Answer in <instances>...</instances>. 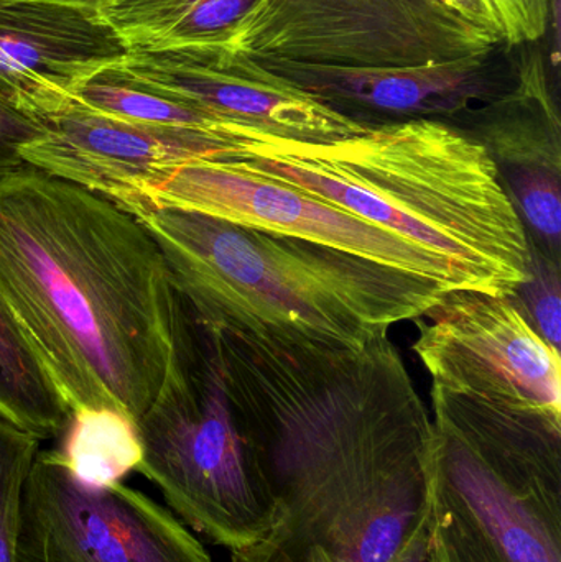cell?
Segmentation results:
<instances>
[{
	"label": "cell",
	"mask_w": 561,
	"mask_h": 562,
	"mask_svg": "<svg viewBox=\"0 0 561 562\" xmlns=\"http://www.w3.org/2000/svg\"><path fill=\"white\" fill-rule=\"evenodd\" d=\"M40 439L0 418V562H13L23 494Z\"/></svg>",
	"instance_id": "obj_20"
},
{
	"label": "cell",
	"mask_w": 561,
	"mask_h": 562,
	"mask_svg": "<svg viewBox=\"0 0 561 562\" xmlns=\"http://www.w3.org/2000/svg\"><path fill=\"white\" fill-rule=\"evenodd\" d=\"M503 16L507 45L523 46L540 42L559 15V0H491Z\"/></svg>",
	"instance_id": "obj_23"
},
{
	"label": "cell",
	"mask_w": 561,
	"mask_h": 562,
	"mask_svg": "<svg viewBox=\"0 0 561 562\" xmlns=\"http://www.w3.org/2000/svg\"><path fill=\"white\" fill-rule=\"evenodd\" d=\"M417 317L434 386L517 412L561 419V360L513 296L451 288Z\"/></svg>",
	"instance_id": "obj_9"
},
{
	"label": "cell",
	"mask_w": 561,
	"mask_h": 562,
	"mask_svg": "<svg viewBox=\"0 0 561 562\" xmlns=\"http://www.w3.org/2000/svg\"><path fill=\"white\" fill-rule=\"evenodd\" d=\"M171 283L198 316L361 346L424 316L451 288L335 247L135 201Z\"/></svg>",
	"instance_id": "obj_4"
},
{
	"label": "cell",
	"mask_w": 561,
	"mask_h": 562,
	"mask_svg": "<svg viewBox=\"0 0 561 562\" xmlns=\"http://www.w3.org/2000/svg\"><path fill=\"white\" fill-rule=\"evenodd\" d=\"M127 55L99 7L0 0V102L33 121L71 108L82 82Z\"/></svg>",
	"instance_id": "obj_14"
},
{
	"label": "cell",
	"mask_w": 561,
	"mask_h": 562,
	"mask_svg": "<svg viewBox=\"0 0 561 562\" xmlns=\"http://www.w3.org/2000/svg\"><path fill=\"white\" fill-rule=\"evenodd\" d=\"M203 321L277 510L231 560L424 562L434 423L389 334L349 346Z\"/></svg>",
	"instance_id": "obj_1"
},
{
	"label": "cell",
	"mask_w": 561,
	"mask_h": 562,
	"mask_svg": "<svg viewBox=\"0 0 561 562\" xmlns=\"http://www.w3.org/2000/svg\"><path fill=\"white\" fill-rule=\"evenodd\" d=\"M260 0H109L104 19L128 52L229 43Z\"/></svg>",
	"instance_id": "obj_16"
},
{
	"label": "cell",
	"mask_w": 561,
	"mask_h": 562,
	"mask_svg": "<svg viewBox=\"0 0 561 562\" xmlns=\"http://www.w3.org/2000/svg\"><path fill=\"white\" fill-rule=\"evenodd\" d=\"M450 124L486 148L501 181L532 171L561 175L559 104L539 53L520 55L519 81L513 91Z\"/></svg>",
	"instance_id": "obj_15"
},
{
	"label": "cell",
	"mask_w": 561,
	"mask_h": 562,
	"mask_svg": "<svg viewBox=\"0 0 561 562\" xmlns=\"http://www.w3.org/2000/svg\"><path fill=\"white\" fill-rule=\"evenodd\" d=\"M513 297L537 334L560 352L561 262L529 243V272Z\"/></svg>",
	"instance_id": "obj_21"
},
{
	"label": "cell",
	"mask_w": 561,
	"mask_h": 562,
	"mask_svg": "<svg viewBox=\"0 0 561 562\" xmlns=\"http://www.w3.org/2000/svg\"><path fill=\"white\" fill-rule=\"evenodd\" d=\"M229 45L270 61L411 68L484 55L503 43L447 0H260Z\"/></svg>",
	"instance_id": "obj_7"
},
{
	"label": "cell",
	"mask_w": 561,
	"mask_h": 562,
	"mask_svg": "<svg viewBox=\"0 0 561 562\" xmlns=\"http://www.w3.org/2000/svg\"><path fill=\"white\" fill-rule=\"evenodd\" d=\"M121 66L134 78L263 137L329 144L368 131L229 43L135 49Z\"/></svg>",
	"instance_id": "obj_11"
},
{
	"label": "cell",
	"mask_w": 561,
	"mask_h": 562,
	"mask_svg": "<svg viewBox=\"0 0 561 562\" xmlns=\"http://www.w3.org/2000/svg\"><path fill=\"white\" fill-rule=\"evenodd\" d=\"M13 562H213L160 505L121 482L89 484L59 449L38 451Z\"/></svg>",
	"instance_id": "obj_8"
},
{
	"label": "cell",
	"mask_w": 561,
	"mask_h": 562,
	"mask_svg": "<svg viewBox=\"0 0 561 562\" xmlns=\"http://www.w3.org/2000/svg\"><path fill=\"white\" fill-rule=\"evenodd\" d=\"M135 429L137 472L191 528L231 553L272 530L276 502L234 419L213 334L177 290L167 375Z\"/></svg>",
	"instance_id": "obj_5"
},
{
	"label": "cell",
	"mask_w": 561,
	"mask_h": 562,
	"mask_svg": "<svg viewBox=\"0 0 561 562\" xmlns=\"http://www.w3.org/2000/svg\"><path fill=\"white\" fill-rule=\"evenodd\" d=\"M0 418L43 439L65 436L72 412L0 293Z\"/></svg>",
	"instance_id": "obj_17"
},
{
	"label": "cell",
	"mask_w": 561,
	"mask_h": 562,
	"mask_svg": "<svg viewBox=\"0 0 561 562\" xmlns=\"http://www.w3.org/2000/svg\"><path fill=\"white\" fill-rule=\"evenodd\" d=\"M45 134V125L0 102V178L29 167L22 150Z\"/></svg>",
	"instance_id": "obj_24"
},
{
	"label": "cell",
	"mask_w": 561,
	"mask_h": 562,
	"mask_svg": "<svg viewBox=\"0 0 561 562\" xmlns=\"http://www.w3.org/2000/svg\"><path fill=\"white\" fill-rule=\"evenodd\" d=\"M440 257L467 290L513 296L529 237L486 148L435 119L369 127L329 144L269 138L226 158Z\"/></svg>",
	"instance_id": "obj_3"
},
{
	"label": "cell",
	"mask_w": 561,
	"mask_h": 562,
	"mask_svg": "<svg viewBox=\"0 0 561 562\" xmlns=\"http://www.w3.org/2000/svg\"><path fill=\"white\" fill-rule=\"evenodd\" d=\"M424 562H507L476 530L434 497Z\"/></svg>",
	"instance_id": "obj_22"
},
{
	"label": "cell",
	"mask_w": 561,
	"mask_h": 562,
	"mask_svg": "<svg viewBox=\"0 0 561 562\" xmlns=\"http://www.w3.org/2000/svg\"><path fill=\"white\" fill-rule=\"evenodd\" d=\"M53 2L82 3V5L101 7L102 3L109 2V0H53Z\"/></svg>",
	"instance_id": "obj_25"
},
{
	"label": "cell",
	"mask_w": 561,
	"mask_h": 562,
	"mask_svg": "<svg viewBox=\"0 0 561 562\" xmlns=\"http://www.w3.org/2000/svg\"><path fill=\"white\" fill-rule=\"evenodd\" d=\"M501 45L484 55L411 68H333L257 59L295 88L362 127L458 115L516 88L520 53Z\"/></svg>",
	"instance_id": "obj_12"
},
{
	"label": "cell",
	"mask_w": 561,
	"mask_h": 562,
	"mask_svg": "<svg viewBox=\"0 0 561 562\" xmlns=\"http://www.w3.org/2000/svg\"><path fill=\"white\" fill-rule=\"evenodd\" d=\"M65 438L59 451L66 464L89 484L121 482L137 471L142 458L137 429L117 413H76Z\"/></svg>",
	"instance_id": "obj_19"
},
{
	"label": "cell",
	"mask_w": 561,
	"mask_h": 562,
	"mask_svg": "<svg viewBox=\"0 0 561 562\" xmlns=\"http://www.w3.org/2000/svg\"><path fill=\"white\" fill-rule=\"evenodd\" d=\"M434 497L507 562H561V419L431 389Z\"/></svg>",
	"instance_id": "obj_6"
},
{
	"label": "cell",
	"mask_w": 561,
	"mask_h": 562,
	"mask_svg": "<svg viewBox=\"0 0 561 562\" xmlns=\"http://www.w3.org/2000/svg\"><path fill=\"white\" fill-rule=\"evenodd\" d=\"M138 200L299 237L447 288H463L457 270L440 257L296 188L240 170L229 160L193 161L160 171L141 188Z\"/></svg>",
	"instance_id": "obj_10"
},
{
	"label": "cell",
	"mask_w": 561,
	"mask_h": 562,
	"mask_svg": "<svg viewBox=\"0 0 561 562\" xmlns=\"http://www.w3.org/2000/svg\"><path fill=\"white\" fill-rule=\"evenodd\" d=\"M75 102L109 117L207 132L246 145L272 138L227 124L187 99L134 78L121 65L102 69L82 82L76 89Z\"/></svg>",
	"instance_id": "obj_18"
},
{
	"label": "cell",
	"mask_w": 561,
	"mask_h": 562,
	"mask_svg": "<svg viewBox=\"0 0 561 562\" xmlns=\"http://www.w3.org/2000/svg\"><path fill=\"white\" fill-rule=\"evenodd\" d=\"M0 293L72 415L137 425L175 319L167 262L137 217L30 165L0 178Z\"/></svg>",
	"instance_id": "obj_2"
},
{
	"label": "cell",
	"mask_w": 561,
	"mask_h": 562,
	"mask_svg": "<svg viewBox=\"0 0 561 562\" xmlns=\"http://www.w3.org/2000/svg\"><path fill=\"white\" fill-rule=\"evenodd\" d=\"M43 125L45 134L23 147L25 164L101 194L122 210L160 171L240 157L253 147L207 132L109 117L76 102Z\"/></svg>",
	"instance_id": "obj_13"
}]
</instances>
